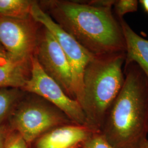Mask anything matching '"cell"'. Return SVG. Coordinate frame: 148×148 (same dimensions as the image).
Wrapping results in <instances>:
<instances>
[{
  "label": "cell",
  "instance_id": "9a60e30c",
  "mask_svg": "<svg viewBox=\"0 0 148 148\" xmlns=\"http://www.w3.org/2000/svg\"><path fill=\"white\" fill-rule=\"evenodd\" d=\"M82 148H113L104 136L99 132H94L81 144Z\"/></svg>",
  "mask_w": 148,
  "mask_h": 148
},
{
  "label": "cell",
  "instance_id": "5bb4252c",
  "mask_svg": "<svg viewBox=\"0 0 148 148\" xmlns=\"http://www.w3.org/2000/svg\"><path fill=\"white\" fill-rule=\"evenodd\" d=\"M138 5L137 0H115L113 5L115 16L117 19L123 18L126 14L137 12Z\"/></svg>",
  "mask_w": 148,
  "mask_h": 148
},
{
  "label": "cell",
  "instance_id": "7c38bea8",
  "mask_svg": "<svg viewBox=\"0 0 148 148\" xmlns=\"http://www.w3.org/2000/svg\"><path fill=\"white\" fill-rule=\"evenodd\" d=\"M21 89L5 88L0 89V125L8 120L21 99Z\"/></svg>",
  "mask_w": 148,
  "mask_h": 148
},
{
  "label": "cell",
  "instance_id": "44dd1931",
  "mask_svg": "<svg viewBox=\"0 0 148 148\" xmlns=\"http://www.w3.org/2000/svg\"><path fill=\"white\" fill-rule=\"evenodd\" d=\"M78 148H82V147H81H81H79Z\"/></svg>",
  "mask_w": 148,
  "mask_h": 148
},
{
  "label": "cell",
  "instance_id": "ac0fdd59",
  "mask_svg": "<svg viewBox=\"0 0 148 148\" xmlns=\"http://www.w3.org/2000/svg\"><path fill=\"white\" fill-rule=\"evenodd\" d=\"M139 4H140L143 10L148 16V0H140L139 1Z\"/></svg>",
  "mask_w": 148,
  "mask_h": 148
},
{
  "label": "cell",
  "instance_id": "9c48e42d",
  "mask_svg": "<svg viewBox=\"0 0 148 148\" xmlns=\"http://www.w3.org/2000/svg\"><path fill=\"white\" fill-rule=\"evenodd\" d=\"M95 132L86 126L70 123L54 128L38 138L35 148H71L81 145Z\"/></svg>",
  "mask_w": 148,
  "mask_h": 148
},
{
  "label": "cell",
  "instance_id": "e0dca14e",
  "mask_svg": "<svg viewBox=\"0 0 148 148\" xmlns=\"http://www.w3.org/2000/svg\"><path fill=\"white\" fill-rule=\"evenodd\" d=\"M8 125L3 124L0 125V148H4L7 134L10 130Z\"/></svg>",
  "mask_w": 148,
  "mask_h": 148
},
{
  "label": "cell",
  "instance_id": "30bf717a",
  "mask_svg": "<svg viewBox=\"0 0 148 148\" xmlns=\"http://www.w3.org/2000/svg\"><path fill=\"white\" fill-rule=\"evenodd\" d=\"M31 60H21L12 57L0 45V89L21 90L29 79Z\"/></svg>",
  "mask_w": 148,
  "mask_h": 148
},
{
  "label": "cell",
  "instance_id": "ffe728a7",
  "mask_svg": "<svg viewBox=\"0 0 148 148\" xmlns=\"http://www.w3.org/2000/svg\"><path fill=\"white\" fill-rule=\"evenodd\" d=\"M81 145H77V146H76V147H73V148H78L79 147H81Z\"/></svg>",
  "mask_w": 148,
  "mask_h": 148
},
{
  "label": "cell",
  "instance_id": "52a82bcc",
  "mask_svg": "<svg viewBox=\"0 0 148 148\" xmlns=\"http://www.w3.org/2000/svg\"><path fill=\"white\" fill-rule=\"evenodd\" d=\"M35 56L46 73L75 99L73 75L69 60L53 35L45 28L37 43Z\"/></svg>",
  "mask_w": 148,
  "mask_h": 148
},
{
  "label": "cell",
  "instance_id": "8992f818",
  "mask_svg": "<svg viewBox=\"0 0 148 148\" xmlns=\"http://www.w3.org/2000/svg\"><path fill=\"white\" fill-rule=\"evenodd\" d=\"M21 90L41 97L63 112L73 123L87 126L79 103L69 97L58 84L46 73L35 56L31 58L30 77Z\"/></svg>",
  "mask_w": 148,
  "mask_h": 148
},
{
  "label": "cell",
  "instance_id": "6da1fadb",
  "mask_svg": "<svg viewBox=\"0 0 148 148\" xmlns=\"http://www.w3.org/2000/svg\"><path fill=\"white\" fill-rule=\"evenodd\" d=\"M123 73L101 132L113 148H141L148 139V79L136 64L124 65Z\"/></svg>",
  "mask_w": 148,
  "mask_h": 148
},
{
  "label": "cell",
  "instance_id": "8fae6325",
  "mask_svg": "<svg viewBox=\"0 0 148 148\" xmlns=\"http://www.w3.org/2000/svg\"><path fill=\"white\" fill-rule=\"evenodd\" d=\"M121 24L125 41L124 65L136 64L148 79V40L134 32L123 18L117 19Z\"/></svg>",
  "mask_w": 148,
  "mask_h": 148
},
{
  "label": "cell",
  "instance_id": "4fadbf2b",
  "mask_svg": "<svg viewBox=\"0 0 148 148\" xmlns=\"http://www.w3.org/2000/svg\"><path fill=\"white\" fill-rule=\"evenodd\" d=\"M33 1L27 0H0V16L19 19L31 17Z\"/></svg>",
  "mask_w": 148,
  "mask_h": 148
},
{
  "label": "cell",
  "instance_id": "7a4b0ae2",
  "mask_svg": "<svg viewBox=\"0 0 148 148\" xmlns=\"http://www.w3.org/2000/svg\"><path fill=\"white\" fill-rule=\"evenodd\" d=\"M51 4L54 21L90 53L95 56L125 53L121 24L112 8L70 1Z\"/></svg>",
  "mask_w": 148,
  "mask_h": 148
},
{
  "label": "cell",
  "instance_id": "ba28073f",
  "mask_svg": "<svg viewBox=\"0 0 148 148\" xmlns=\"http://www.w3.org/2000/svg\"><path fill=\"white\" fill-rule=\"evenodd\" d=\"M30 18L0 16V45L12 57L21 60L30 61L37 47V32Z\"/></svg>",
  "mask_w": 148,
  "mask_h": 148
},
{
  "label": "cell",
  "instance_id": "2e32d148",
  "mask_svg": "<svg viewBox=\"0 0 148 148\" xmlns=\"http://www.w3.org/2000/svg\"><path fill=\"white\" fill-rule=\"evenodd\" d=\"M29 145L21 135L11 128L7 136L4 148H29Z\"/></svg>",
  "mask_w": 148,
  "mask_h": 148
},
{
  "label": "cell",
  "instance_id": "5b68a950",
  "mask_svg": "<svg viewBox=\"0 0 148 148\" xmlns=\"http://www.w3.org/2000/svg\"><path fill=\"white\" fill-rule=\"evenodd\" d=\"M30 16L35 21L43 25L53 35L62 48L73 72L75 99L80 104L83 95L85 69L95 56L60 27L51 16L43 11L36 2L33 1Z\"/></svg>",
  "mask_w": 148,
  "mask_h": 148
},
{
  "label": "cell",
  "instance_id": "277c9868",
  "mask_svg": "<svg viewBox=\"0 0 148 148\" xmlns=\"http://www.w3.org/2000/svg\"><path fill=\"white\" fill-rule=\"evenodd\" d=\"M8 120L10 127L21 135L29 147L53 128L73 123L47 101L33 99L19 101Z\"/></svg>",
  "mask_w": 148,
  "mask_h": 148
},
{
  "label": "cell",
  "instance_id": "3957f363",
  "mask_svg": "<svg viewBox=\"0 0 148 148\" xmlns=\"http://www.w3.org/2000/svg\"><path fill=\"white\" fill-rule=\"evenodd\" d=\"M125 53L95 56L85 69L81 106L87 126L101 132L106 115L125 81Z\"/></svg>",
  "mask_w": 148,
  "mask_h": 148
},
{
  "label": "cell",
  "instance_id": "d6986e66",
  "mask_svg": "<svg viewBox=\"0 0 148 148\" xmlns=\"http://www.w3.org/2000/svg\"><path fill=\"white\" fill-rule=\"evenodd\" d=\"M141 148H148V139L143 144V146L141 147Z\"/></svg>",
  "mask_w": 148,
  "mask_h": 148
}]
</instances>
